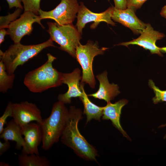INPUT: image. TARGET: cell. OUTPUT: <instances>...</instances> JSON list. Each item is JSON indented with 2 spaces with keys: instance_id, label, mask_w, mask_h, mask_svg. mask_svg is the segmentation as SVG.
<instances>
[{
  "instance_id": "cell-1",
  "label": "cell",
  "mask_w": 166,
  "mask_h": 166,
  "mask_svg": "<svg viewBox=\"0 0 166 166\" xmlns=\"http://www.w3.org/2000/svg\"><path fill=\"white\" fill-rule=\"evenodd\" d=\"M82 114L80 109L74 106L70 107L61 141L80 158L85 160L97 161L98 156L97 150L87 141L78 129V122L83 118Z\"/></svg>"
},
{
  "instance_id": "cell-2",
  "label": "cell",
  "mask_w": 166,
  "mask_h": 166,
  "mask_svg": "<svg viewBox=\"0 0 166 166\" xmlns=\"http://www.w3.org/2000/svg\"><path fill=\"white\" fill-rule=\"evenodd\" d=\"M47 60L38 68L27 73L24 84L31 92L42 93L49 89L61 85L63 83L62 73L54 68L52 63L56 59L49 53L47 54Z\"/></svg>"
},
{
  "instance_id": "cell-3",
  "label": "cell",
  "mask_w": 166,
  "mask_h": 166,
  "mask_svg": "<svg viewBox=\"0 0 166 166\" xmlns=\"http://www.w3.org/2000/svg\"><path fill=\"white\" fill-rule=\"evenodd\" d=\"M65 104L58 101L54 103L51 113L40 125L42 134V148L45 151L57 143L65 128L69 113Z\"/></svg>"
},
{
  "instance_id": "cell-4",
  "label": "cell",
  "mask_w": 166,
  "mask_h": 166,
  "mask_svg": "<svg viewBox=\"0 0 166 166\" xmlns=\"http://www.w3.org/2000/svg\"><path fill=\"white\" fill-rule=\"evenodd\" d=\"M49 47H55L50 38L45 42L36 45H24L20 43H14L5 52L0 50V60L3 63L7 73L13 74L18 66L23 65L43 49Z\"/></svg>"
},
{
  "instance_id": "cell-5",
  "label": "cell",
  "mask_w": 166,
  "mask_h": 166,
  "mask_svg": "<svg viewBox=\"0 0 166 166\" xmlns=\"http://www.w3.org/2000/svg\"><path fill=\"white\" fill-rule=\"evenodd\" d=\"M47 23L50 38L59 45L60 49L76 58V48L80 44L81 38L76 26L72 23L60 25L56 22Z\"/></svg>"
},
{
  "instance_id": "cell-6",
  "label": "cell",
  "mask_w": 166,
  "mask_h": 166,
  "mask_svg": "<svg viewBox=\"0 0 166 166\" xmlns=\"http://www.w3.org/2000/svg\"><path fill=\"white\" fill-rule=\"evenodd\" d=\"M107 49L106 47H99L97 41L94 42L90 40L85 45L80 43L77 46L76 58L82 69L80 83L88 84L91 88H95L96 82L93 69V59L96 56L103 54Z\"/></svg>"
},
{
  "instance_id": "cell-7",
  "label": "cell",
  "mask_w": 166,
  "mask_h": 166,
  "mask_svg": "<svg viewBox=\"0 0 166 166\" xmlns=\"http://www.w3.org/2000/svg\"><path fill=\"white\" fill-rule=\"evenodd\" d=\"M79 8L77 0H61L59 4L51 10L46 11L41 9L39 15L41 20L51 19L60 25H65L72 23Z\"/></svg>"
},
{
  "instance_id": "cell-8",
  "label": "cell",
  "mask_w": 166,
  "mask_h": 166,
  "mask_svg": "<svg viewBox=\"0 0 166 166\" xmlns=\"http://www.w3.org/2000/svg\"><path fill=\"white\" fill-rule=\"evenodd\" d=\"M39 16L30 11H24L20 17L11 22L8 28L7 34L10 37L14 43H20L23 37L30 35L33 30V24L37 22L43 28Z\"/></svg>"
},
{
  "instance_id": "cell-9",
  "label": "cell",
  "mask_w": 166,
  "mask_h": 166,
  "mask_svg": "<svg viewBox=\"0 0 166 166\" xmlns=\"http://www.w3.org/2000/svg\"><path fill=\"white\" fill-rule=\"evenodd\" d=\"M113 6H111L105 11L100 13H94L89 10L83 2H81L77 16V21L76 26L78 32L82 34V30L85 25L93 22L90 28L94 29L101 22H104L112 26H116L115 23L112 20V15Z\"/></svg>"
},
{
  "instance_id": "cell-10",
  "label": "cell",
  "mask_w": 166,
  "mask_h": 166,
  "mask_svg": "<svg viewBox=\"0 0 166 166\" xmlns=\"http://www.w3.org/2000/svg\"><path fill=\"white\" fill-rule=\"evenodd\" d=\"M12 117L21 127L32 121L40 125L43 120L40 109L35 104L28 101L13 103Z\"/></svg>"
},
{
  "instance_id": "cell-11",
  "label": "cell",
  "mask_w": 166,
  "mask_h": 166,
  "mask_svg": "<svg viewBox=\"0 0 166 166\" xmlns=\"http://www.w3.org/2000/svg\"><path fill=\"white\" fill-rule=\"evenodd\" d=\"M165 37L164 34L154 30L150 24L147 23L146 27L139 37L129 42L121 43L117 45L128 47L130 45H137L145 49L149 50L151 54H156L163 56L159 47L156 45V43L157 41L161 40Z\"/></svg>"
},
{
  "instance_id": "cell-12",
  "label": "cell",
  "mask_w": 166,
  "mask_h": 166,
  "mask_svg": "<svg viewBox=\"0 0 166 166\" xmlns=\"http://www.w3.org/2000/svg\"><path fill=\"white\" fill-rule=\"evenodd\" d=\"M62 83L67 85L68 89L65 93L59 94L57 99L65 104H70L72 98H79L82 94L80 83L82 78L81 71L77 68L70 73H62Z\"/></svg>"
},
{
  "instance_id": "cell-13",
  "label": "cell",
  "mask_w": 166,
  "mask_h": 166,
  "mask_svg": "<svg viewBox=\"0 0 166 166\" xmlns=\"http://www.w3.org/2000/svg\"><path fill=\"white\" fill-rule=\"evenodd\" d=\"M22 128L25 140L22 152L39 155L38 147L42 141L40 125L37 123L31 122L22 127Z\"/></svg>"
},
{
  "instance_id": "cell-14",
  "label": "cell",
  "mask_w": 166,
  "mask_h": 166,
  "mask_svg": "<svg viewBox=\"0 0 166 166\" xmlns=\"http://www.w3.org/2000/svg\"><path fill=\"white\" fill-rule=\"evenodd\" d=\"M133 9L127 8L119 10L114 7L112 19L130 29L135 34H140L146 27L147 24L140 20Z\"/></svg>"
},
{
  "instance_id": "cell-15",
  "label": "cell",
  "mask_w": 166,
  "mask_h": 166,
  "mask_svg": "<svg viewBox=\"0 0 166 166\" xmlns=\"http://www.w3.org/2000/svg\"><path fill=\"white\" fill-rule=\"evenodd\" d=\"M96 77L99 82V89L96 92L89 94L88 96L103 100L108 103L120 93L117 84L109 83L106 71L97 75Z\"/></svg>"
},
{
  "instance_id": "cell-16",
  "label": "cell",
  "mask_w": 166,
  "mask_h": 166,
  "mask_svg": "<svg viewBox=\"0 0 166 166\" xmlns=\"http://www.w3.org/2000/svg\"><path fill=\"white\" fill-rule=\"evenodd\" d=\"M128 102L127 100L122 99L114 103H111L110 102L107 103L106 105L103 107L102 119L103 120H110L113 125L123 136L128 139L129 138L123 129L120 122L121 109Z\"/></svg>"
},
{
  "instance_id": "cell-17",
  "label": "cell",
  "mask_w": 166,
  "mask_h": 166,
  "mask_svg": "<svg viewBox=\"0 0 166 166\" xmlns=\"http://www.w3.org/2000/svg\"><path fill=\"white\" fill-rule=\"evenodd\" d=\"M6 126L4 128L0 138L5 141L11 140L16 142L15 148L20 149L25 144L24 138L22 137V127L17 124L13 119L6 123Z\"/></svg>"
},
{
  "instance_id": "cell-18",
  "label": "cell",
  "mask_w": 166,
  "mask_h": 166,
  "mask_svg": "<svg viewBox=\"0 0 166 166\" xmlns=\"http://www.w3.org/2000/svg\"><path fill=\"white\" fill-rule=\"evenodd\" d=\"M84 83H80L82 94L79 98L84 105V113L86 116V124L92 119L100 121L103 114V107L98 106L91 101L84 90Z\"/></svg>"
},
{
  "instance_id": "cell-19",
  "label": "cell",
  "mask_w": 166,
  "mask_h": 166,
  "mask_svg": "<svg viewBox=\"0 0 166 166\" xmlns=\"http://www.w3.org/2000/svg\"><path fill=\"white\" fill-rule=\"evenodd\" d=\"M18 164L20 166H49L50 162L44 156L35 154H26L22 152L18 155Z\"/></svg>"
},
{
  "instance_id": "cell-20",
  "label": "cell",
  "mask_w": 166,
  "mask_h": 166,
  "mask_svg": "<svg viewBox=\"0 0 166 166\" xmlns=\"http://www.w3.org/2000/svg\"><path fill=\"white\" fill-rule=\"evenodd\" d=\"M15 74H8L3 62L0 61V92L3 93L12 88L15 78Z\"/></svg>"
},
{
  "instance_id": "cell-21",
  "label": "cell",
  "mask_w": 166,
  "mask_h": 166,
  "mask_svg": "<svg viewBox=\"0 0 166 166\" xmlns=\"http://www.w3.org/2000/svg\"><path fill=\"white\" fill-rule=\"evenodd\" d=\"M23 9L18 8L12 13L0 17V29L8 28L10 23L17 19Z\"/></svg>"
},
{
  "instance_id": "cell-22",
  "label": "cell",
  "mask_w": 166,
  "mask_h": 166,
  "mask_svg": "<svg viewBox=\"0 0 166 166\" xmlns=\"http://www.w3.org/2000/svg\"><path fill=\"white\" fill-rule=\"evenodd\" d=\"M149 87L152 89L154 93L155 96L152 98V101L154 104L159 102H166V90H162L156 86L154 83L151 80L148 82Z\"/></svg>"
},
{
  "instance_id": "cell-23",
  "label": "cell",
  "mask_w": 166,
  "mask_h": 166,
  "mask_svg": "<svg viewBox=\"0 0 166 166\" xmlns=\"http://www.w3.org/2000/svg\"><path fill=\"white\" fill-rule=\"evenodd\" d=\"M23 4L24 11H30L38 15L41 9L40 3L41 0H21Z\"/></svg>"
},
{
  "instance_id": "cell-24",
  "label": "cell",
  "mask_w": 166,
  "mask_h": 166,
  "mask_svg": "<svg viewBox=\"0 0 166 166\" xmlns=\"http://www.w3.org/2000/svg\"><path fill=\"white\" fill-rule=\"evenodd\" d=\"M13 112V103L9 102L5 109L4 112L0 117V134L2 132L4 126L6 123V120L8 117H12Z\"/></svg>"
},
{
  "instance_id": "cell-25",
  "label": "cell",
  "mask_w": 166,
  "mask_h": 166,
  "mask_svg": "<svg viewBox=\"0 0 166 166\" xmlns=\"http://www.w3.org/2000/svg\"><path fill=\"white\" fill-rule=\"evenodd\" d=\"M147 0H126L127 8L134 10L135 12L140 9Z\"/></svg>"
},
{
  "instance_id": "cell-26",
  "label": "cell",
  "mask_w": 166,
  "mask_h": 166,
  "mask_svg": "<svg viewBox=\"0 0 166 166\" xmlns=\"http://www.w3.org/2000/svg\"><path fill=\"white\" fill-rule=\"evenodd\" d=\"M8 3L9 9H10L13 7H16L23 9V7L21 4V0H6Z\"/></svg>"
},
{
  "instance_id": "cell-27",
  "label": "cell",
  "mask_w": 166,
  "mask_h": 166,
  "mask_svg": "<svg viewBox=\"0 0 166 166\" xmlns=\"http://www.w3.org/2000/svg\"><path fill=\"white\" fill-rule=\"evenodd\" d=\"M114 7L119 10H125L127 8L126 0H113Z\"/></svg>"
},
{
  "instance_id": "cell-28",
  "label": "cell",
  "mask_w": 166,
  "mask_h": 166,
  "mask_svg": "<svg viewBox=\"0 0 166 166\" xmlns=\"http://www.w3.org/2000/svg\"><path fill=\"white\" fill-rule=\"evenodd\" d=\"M10 144L8 140H4V142L0 141V155H2L10 148Z\"/></svg>"
},
{
  "instance_id": "cell-29",
  "label": "cell",
  "mask_w": 166,
  "mask_h": 166,
  "mask_svg": "<svg viewBox=\"0 0 166 166\" xmlns=\"http://www.w3.org/2000/svg\"><path fill=\"white\" fill-rule=\"evenodd\" d=\"M7 34V30L5 29H2L0 30V44L4 41L5 35Z\"/></svg>"
},
{
  "instance_id": "cell-30",
  "label": "cell",
  "mask_w": 166,
  "mask_h": 166,
  "mask_svg": "<svg viewBox=\"0 0 166 166\" xmlns=\"http://www.w3.org/2000/svg\"><path fill=\"white\" fill-rule=\"evenodd\" d=\"M160 14L161 17L166 19V5L162 8Z\"/></svg>"
},
{
  "instance_id": "cell-31",
  "label": "cell",
  "mask_w": 166,
  "mask_h": 166,
  "mask_svg": "<svg viewBox=\"0 0 166 166\" xmlns=\"http://www.w3.org/2000/svg\"><path fill=\"white\" fill-rule=\"evenodd\" d=\"M160 51L162 53H166V47H159Z\"/></svg>"
},
{
  "instance_id": "cell-32",
  "label": "cell",
  "mask_w": 166,
  "mask_h": 166,
  "mask_svg": "<svg viewBox=\"0 0 166 166\" xmlns=\"http://www.w3.org/2000/svg\"><path fill=\"white\" fill-rule=\"evenodd\" d=\"M0 166H10L9 164L4 162H1L0 163Z\"/></svg>"
},
{
  "instance_id": "cell-33",
  "label": "cell",
  "mask_w": 166,
  "mask_h": 166,
  "mask_svg": "<svg viewBox=\"0 0 166 166\" xmlns=\"http://www.w3.org/2000/svg\"><path fill=\"white\" fill-rule=\"evenodd\" d=\"M166 126V124H164V125H160V127L161 128V127H164V126ZM166 137V135H165V138Z\"/></svg>"
}]
</instances>
